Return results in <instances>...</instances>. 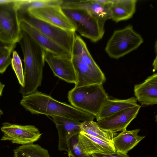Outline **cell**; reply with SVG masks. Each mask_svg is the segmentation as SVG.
Here are the masks:
<instances>
[{
    "mask_svg": "<svg viewBox=\"0 0 157 157\" xmlns=\"http://www.w3.org/2000/svg\"><path fill=\"white\" fill-rule=\"evenodd\" d=\"M5 86V85L2 83L0 81V98L2 95L3 90Z\"/></svg>",
    "mask_w": 157,
    "mask_h": 157,
    "instance_id": "31",
    "label": "cell"
},
{
    "mask_svg": "<svg viewBox=\"0 0 157 157\" xmlns=\"http://www.w3.org/2000/svg\"><path fill=\"white\" fill-rule=\"evenodd\" d=\"M63 0H16L17 10L27 11L31 10L52 6L61 5Z\"/></svg>",
    "mask_w": 157,
    "mask_h": 157,
    "instance_id": "24",
    "label": "cell"
},
{
    "mask_svg": "<svg viewBox=\"0 0 157 157\" xmlns=\"http://www.w3.org/2000/svg\"><path fill=\"white\" fill-rule=\"evenodd\" d=\"M16 0H5L0 3V40L16 44L21 36Z\"/></svg>",
    "mask_w": 157,
    "mask_h": 157,
    "instance_id": "7",
    "label": "cell"
},
{
    "mask_svg": "<svg viewBox=\"0 0 157 157\" xmlns=\"http://www.w3.org/2000/svg\"><path fill=\"white\" fill-rule=\"evenodd\" d=\"M32 16L47 23L75 32L71 22L63 12L61 6H52L27 11Z\"/></svg>",
    "mask_w": 157,
    "mask_h": 157,
    "instance_id": "9",
    "label": "cell"
},
{
    "mask_svg": "<svg viewBox=\"0 0 157 157\" xmlns=\"http://www.w3.org/2000/svg\"><path fill=\"white\" fill-rule=\"evenodd\" d=\"M153 71H155L157 70V58L156 56L153 62Z\"/></svg>",
    "mask_w": 157,
    "mask_h": 157,
    "instance_id": "30",
    "label": "cell"
},
{
    "mask_svg": "<svg viewBox=\"0 0 157 157\" xmlns=\"http://www.w3.org/2000/svg\"><path fill=\"white\" fill-rule=\"evenodd\" d=\"M110 3H102L97 0H63L61 6L63 8L85 10L105 22L107 20L110 19L109 9Z\"/></svg>",
    "mask_w": 157,
    "mask_h": 157,
    "instance_id": "13",
    "label": "cell"
},
{
    "mask_svg": "<svg viewBox=\"0 0 157 157\" xmlns=\"http://www.w3.org/2000/svg\"><path fill=\"white\" fill-rule=\"evenodd\" d=\"M62 9L74 26L75 31L81 35L93 42H97L102 38L105 33V21L84 10Z\"/></svg>",
    "mask_w": 157,
    "mask_h": 157,
    "instance_id": "4",
    "label": "cell"
},
{
    "mask_svg": "<svg viewBox=\"0 0 157 157\" xmlns=\"http://www.w3.org/2000/svg\"><path fill=\"white\" fill-rule=\"evenodd\" d=\"M102 85L74 87L68 92V100L72 106L96 117L104 102L109 98Z\"/></svg>",
    "mask_w": 157,
    "mask_h": 157,
    "instance_id": "3",
    "label": "cell"
},
{
    "mask_svg": "<svg viewBox=\"0 0 157 157\" xmlns=\"http://www.w3.org/2000/svg\"><path fill=\"white\" fill-rule=\"evenodd\" d=\"M18 43L22 51L24 64V85L20 87V93L24 96L36 91L41 85L45 51L22 30Z\"/></svg>",
    "mask_w": 157,
    "mask_h": 157,
    "instance_id": "2",
    "label": "cell"
},
{
    "mask_svg": "<svg viewBox=\"0 0 157 157\" xmlns=\"http://www.w3.org/2000/svg\"><path fill=\"white\" fill-rule=\"evenodd\" d=\"M3 113L2 111L0 109V117L3 114Z\"/></svg>",
    "mask_w": 157,
    "mask_h": 157,
    "instance_id": "33",
    "label": "cell"
},
{
    "mask_svg": "<svg viewBox=\"0 0 157 157\" xmlns=\"http://www.w3.org/2000/svg\"><path fill=\"white\" fill-rule=\"evenodd\" d=\"M58 130L59 136L58 150L68 151L69 140L81 131V122L79 121L60 117H52Z\"/></svg>",
    "mask_w": 157,
    "mask_h": 157,
    "instance_id": "12",
    "label": "cell"
},
{
    "mask_svg": "<svg viewBox=\"0 0 157 157\" xmlns=\"http://www.w3.org/2000/svg\"><path fill=\"white\" fill-rule=\"evenodd\" d=\"M138 105L137 101L135 97L125 99H112L108 98L104 102L95 117L97 121H98L120 111Z\"/></svg>",
    "mask_w": 157,
    "mask_h": 157,
    "instance_id": "19",
    "label": "cell"
},
{
    "mask_svg": "<svg viewBox=\"0 0 157 157\" xmlns=\"http://www.w3.org/2000/svg\"><path fill=\"white\" fill-rule=\"evenodd\" d=\"M141 106L139 105L105 117L97 123L104 131L115 133L126 129L127 127L137 115Z\"/></svg>",
    "mask_w": 157,
    "mask_h": 157,
    "instance_id": "11",
    "label": "cell"
},
{
    "mask_svg": "<svg viewBox=\"0 0 157 157\" xmlns=\"http://www.w3.org/2000/svg\"><path fill=\"white\" fill-rule=\"evenodd\" d=\"M77 81L74 87L94 84H103L105 81V76L102 72L95 71L72 56Z\"/></svg>",
    "mask_w": 157,
    "mask_h": 157,
    "instance_id": "14",
    "label": "cell"
},
{
    "mask_svg": "<svg viewBox=\"0 0 157 157\" xmlns=\"http://www.w3.org/2000/svg\"><path fill=\"white\" fill-rule=\"evenodd\" d=\"M3 135L2 141H9L13 144L21 145L32 144L40 137L38 128L33 125H21L8 122L3 123L1 128Z\"/></svg>",
    "mask_w": 157,
    "mask_h": 157,
    "instance_id": "8",
    "label": "cell"
},
{
    "mask_svg": "<svg viewBox=\"0 0 157 157\" xmlns=\"http://www.w3.org/2000/svg\"><path fill=\"white\" fill-rule=\"evenodd\" d=\"M5 0H0V3L4 1Z\"/></svg>",
    "mask_w": 157,
    "mask_h": 157,
    "instance_id": "34",
    "label": "cell"
},
{
    "mask_svg": "<svg viewBox=\"0 0 157 157\" xmlns=\"http://www.w3.org/2000/svg\"><path fill=\"white\" fill-rule=\"evenodd\" d=\"M11 64L21 85V87H23L24 85V79L22 63L21 58L16 51H13V52Z\"/></svg>",
    "mask_w": 157,
    "mask_h": 157,
    "instance_id": "25",
    "label": "cell"
},
{
    "mask_svg": "<svg viewBox=\"0 0 157 157\" xmlns=\"http://www.w3.org/2000/svg\"><path fill=\"white\" fill-rule=\"evenodd\" d=\"M69 151L75 157H92L91 155H87L85 152L79 140L78 134L73 136L69 140L68 152Z\"/></svg>",
    "mask_w": 157,
    "mask_h": 157,
    "instance_id": "26",
    "label": "cell"
},
{
    "mask_svg": "<svg viewBox=\"0 0 157 157\" xmlns=\"http://www.w3.org/2000/svg\"><path fill=\"white\" fill-rule=\"evenodd\" d=\"M16 44H7L0 40V57L10 50L14 49Z\"/></svg>",
    "mask_w": 157,
    "mask_h": 157,
    "instance_id": "29",
    "label": "cell"
},
{
    "mask_svg": "<svg viewBox=\"0 0 157 157\" xmlns=\"http://www.w3.org/2000/svg\"><path fill=\"white\" fill-rule=\"evenodd\" d=\"M81 131L102 140L105 141L112 143L114 133L103 131L97 123L92 121L81 123Z\"/></svg>",
    "mask_w": 157,
    "mask_h": 157,
    "instance_id": "23",
    "label": "cell"
},
{
    "mask_svg": "<svg viewBox=\"0 0 157 157\" xmlns=\"http://www.w3.org/2000/svg\"><path fill=\"white\" fill-rule=\"evenodd\" d=\"M71 54L72 56L92 69L98 72L102 71L92 58L85 42L77 35L75 36Z\"/></svg>",
    "mask_w": 157,
    "mask_h": 157,
    "instance_id": "21",
    "label": "cell"
},
{
    "mask_svg": "<svg viewBox=\"0 0 157 157\" xmlns=\"http://www.w3.org/2000/svg\"><path fill=\"white\" fill-rule=\"evenodd\" d=\"M143 41L142 36L128 25L113 32L105 50L109 57L117 59L137 48Z\"/></svg>",
    "mask_w": 157,
    "mask_h": 157,
    "instance_id": "5",
    "label": "cell"
},
{
    "mask_svg": "<svg viewBox=\"0 0 157 157\" xmlns=\"http://www.w3.org/2000/svg\"><path fill=\"white\" fill-rule=\"evenodd\" d=\"M19 22L21 29L28 34L37 44L45 51L60 55H72L71 53L25 21L21 20Z\"/></svg>",
    "mask_w": 157,
    "mask_h": 157,
    "instance_id": "15",
    "label": "cell"
},
{
    "mask_svg": "<svg viewBox=\"0 0 157 157\" xmlns=\"http://www.w3.org/2000/svg\"><path fill=\"white\" fill-rule=\"evenodd\" d=\"M140 129L132 130L125 129L113 137L112 143L116 151L127 154L144 137L138 135Z\"/></svg>",
    "mask_w": 157,
    "mask_h": 157,
    "instance_id": "20",
    "label": "cell"
},
{
    "mask_svg": "<svg viewBox=\"0 0 157 157\" xmlns=\"http://www.w3.org/2000/svg\"><path fill=\"white\" fill-rule=\"evenodd\" d=\"M67 153L68 157H75L72 154L71 152L69 151Z\"/></svg>",
    "mask_w": 157,
    "mask_h": 157,
    "instance_id": "32",
    "label": "cell"
},
{
    "mask_svg": "<svg viewBox=\"0 0 157 157\" xmlns=\"http://www.w3.org/2000/svg\"><path fill=\"white\" fill-rule=\"evenodd\" d=\"M136 0H112L109 6L110 19L116 22L132 17L136 10Z\"/></svg>",
    "mask_w": 157,
    "mask_h": 157,
    "instance_id": "18",
    "label": "cell"
},
{
    "mask_svg": "<svg viewBox=\"0 0 157 157\" xmlns=\"http://www.w3.org/2000/svg\"><path fill=\"white\" fill-rule=\"evenodd\" d=\"M20 103L32 114L63 117L83 122L92 121L95 117L91 114L57 101L37 90L23 96Z\"/></svg>",
    "mask_w": 157,
    "mask_h": 157,
    "instance_id": "1",
    "label": "cell"
},
{
    "mask_svg": "<svg viewBox=\"0 0 157 157\" xmlns=\"http://www.w3.org/2000/svg\"><path fill=\"white\" fill-rule=\"evenodd\" d=\"M45 60L55 76L67 82L76 83L72 55H60L45 51Z\"/></svg>",
    "mask_w": 157,
    "mask_h": 157,
    "instance_id": "10",
    "label": "cell"
},
{
    "mask_svg": "<svg viewBox=\"0 0 157 157\" xmlns=\"http://www.w3.org/2000/svg\"><path fill=\"white\" fill-rule=\"evenodd\" d=\"M13 157H51L46 149L33 143L21 145L13 150Z\"/></svg>",
    "mask_w": 157,
    "mask_h": 157,
    "instance_id": "22",
    "label": "cell"
},
{
    "mask_svg": "<svg viewBox=\"0 0 157 157\" xmlns=\"http://www.w3.org/2000/svg\"><path fill=\"white\" fill-rule=\"evenodd\" d=\"M17 13L19 21H25L71 54L76 35L75 32L65 30L42 21L32 16L27 11L17 10Z\"/></svg>",
    "mask_w": 157,
    "mask_h": 157,
    "instance_id": "6",
    "label": "cell"
},
{
    "mask_svg": "<svg viewBox=\"0 0 157 157\" xmlns=\"http://www.w3.org/2000/svg\"><path fill=\"white\" fill-rule=\"evenodd\" d=\"M13 49L10 50L0 57V74L3 73L9 65L11 64V55Z\"/></svg>",
    "mask_w": 157,
    "mask_h": 157,
    "instance_id": "27",
    "label": "cell"
},
{
    "mask_svg": "<svg viewBox=\"0 0 157 157\" xmlns=\"http://www.w3.org/2000/svg\"><path fill=\"white\" fill-rule=\"evenodd\" d=\"M91 155L92 157H129L127 154H124L116 151L111 153H94Z\"/></svg>",
    "mask_w": 157,
    "mask_h": 157,
    "instance_id": "28",
    "label": "cell"
},
{
    "mask_svg": "<svg viewBox=\"0 0 157 157\" xmlns=\"http://www.w3.org/2000/svg\"><path fill=\"white\" fill-rule=\"evenodd\" d=\"M135 98L142 105L157 103V74L148 76L143 82L134 85Z\"/></svg>",
    "mask_w": 157,
    "mask_h": 157,
    "instance_id": "16",
    "label": "cell"
},
{
    "mask_svg": "<svg viewBox=\"0 0 157 157\" xmlns=\"http://www.w3.org/2000/svg\"><path fill=\"white\" fill-rule=\"evenodd\" d=\"M79 140L86 153L91 155L94 153L114 152L116 150L112 143L105 141L82 131L78 134Z\"/></svg>",
    "mask_w": 157,
    "mask_h": 157,
    "instance_id": "17",
    "label": "cell"
}]
</instances>
